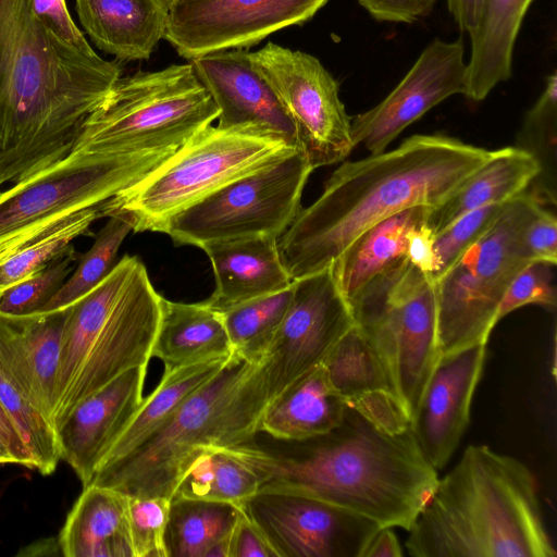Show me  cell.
I'll return each instance as SVG.
<instances>
[{"label": "cell", "mask_w": 557, "mask_h": 557, "mask_svg": "<svg viewBox=\"0 0 557 557\" xmlns=\"http://www.w3.org/2000/svg\"><path fill=\"white\" fill-rule=\"evenodd\" d=\"M121 76L120 61L48 29L30 0H0V186L64 159Z\"/></svg>", "instance_id": "cell-1"}, {"label": "cell", "mask_w": 557, "mask_h": 557, "mask_svg": "<svg viewBox=\"0 0 557 557\" xmlns=\"http://www.w3.org/2000/svg\"><path fill=\"white\" fill-rule=\"evenodd\" d=\"M493 154L444 135H413L393 150L344 162L277 239L287 273L296 280L322 271L375 223L441 205Z\"/></svg>", "instance_id": "cell-2"}, {"label": "cell", "mask_w": 557, "mask_h": 557, "mask_svg": "<svg viewBox=\"0 0 557 557\" xmlns=\"http://www.w3.org/2000/svg\"><path fill=\"white\" fill-rule=\"evenodd\" d=\"M290 443L286 456L272 454L261 490L317 498L381 527L408 531L438 481L411 429L386 432L349 406L332 431Z\"/></svg>", "instance_id": "cell-3"}, {"label": "cell", "mask_w": 557, "mask_h": 557, "mask_svg": "<svg viewBox=\"0 0 557 557\" xmlns=\"http://www.w3.org/2000/svg\"><path fill=\"white\" fill-rule=\"evenodd\" d=\"M413 557H555L533 472L486 445L468 446L408 530Z\"/></svg>", "instance_id": "cell-4"}, {"label": "cell", "mask_w": 557, "mask_h": 557, "mask_svg": "<svg viewBox=\"0 0 557 557\" xmlns=\"http://www.w3.org/2000/svg\"><path fill=\"white\" fill-rule=\"evenodd\" d=\"M268 403L261 362L233 351L161 430L122 458L100 466L88 485L129 497L171 499L202 448L249 443L259 432Z\"/></svg>", "instance_id": "cell-5"}, {"label": "cell", "mask_w": 557, "mask_h": 557, "mask_svg": "<svg viewBox=\"0 0 557 557\" xmlns=\"http://www.w3.org/2000/svg\"><path fill=\"white\" fill-rule=\"evenodd\" d=\"M162 297L140 259L125 255L71 306L54 387L55 431L85 398L123 372L148 366Z\"/></svg>", "instance_id": "cell-6"}, {"label": "cell", "mask_w": 557, "mask_h": 557, "mask_svg": "<svg viewBox=\"0 0 557 557\" xmlns=\"http://www.w3.org/2000/svg\"><path fill=\"white\" fill-rule=\"evenodd\" d=\"M191 63L121 76L85 122L73 148L101 154L175 151L218 119Z\"/></svg>", "instance_id": "cell-7"}, {"label": "cell", "mask_w": 557, "mask_h": 557, "mask_svg": "<svg viewBox=\"0 0 557 557\" xmlns=\"http://www.w3.org/2000/svg\"><path fill=\"white\" fill-rule=\"evenodd\" d=\"M293 149L272 136L210 125L109 199L104 216L122 213L134 232H158L175 213Z\"/></svg>", "instance_id": "cell-8"}, {"label": "cell", "mask_w": 557, "mask_h": 557, "mask_svg": "<svg viewBox=\"0 0 557 557\" xmlns=\"http://www.w3.org/2000/svg\"><path fill=\"white\" fill-rule=\"evenodd\" d=\"M173 152L72 150L55 164L0 193V261L79 211L108 201Z\"/></svg>", "instance_id": "cell-9"}, {"label": "cell", "mask_w": 557, "mask_h": 557, "mask_svg": "<svg viewBox=\"0 0 557 557\" xmlns=\"http://www.w3.org/2000/svg\"><path fill=\"white\" fill-rule=\"evenodd\" d=\"M539 205L524 191L512 198L494 225L434 281L440 357L487 343L507 288L530 263L519 234Z\"/></svg>", "instance_id": "cell-10"}, {"label": "cell", "mask_w": 557, "mask_h": 557, "mask_svg": "<svg viewBox=\"0 0 557 557\" xmlns=\"http://www.w3.org/2000/svg\"><path fill=\"white\" fill-rule=\"evenodd\" d=\"M411 418L440 358L435 285L408 259L350 304Z\"/></svg>", "instance_id": "cell-11"}, {"label": "cell", "mask_w": 557, "mask_h": 557, "mask_svg": "<svg viewBox=\"0 0 557 557\" xmlns=\"http://www.w3.org/2000/svg\"><path fill=\"white\" fill-rule=\"evenodd\" d=\"M313 169L293 149L244 174L172 215L158 232L175 245L203 244L268 235L280 238L301 209Z\"/></svg>", "instance_id": "cell-12"}, {"label": "cell", "mask_w": 557, "mask_h": 557, "mask_svg": "<svg viewBox=\"0 0 557 557\" xmlns=\"http://www.w3.org/2000/svg\"><path fill=\"white\" fill-rule=\"evenodd\" d=\"M249 59L293 119L300 150L311 168L345 160L355 148L351 119L336 79L320 60L273 42L249 52Z\"/></svg>", "instance_id": "cell-13"}, {"label": "cell", "mask_w": 557, "mask_h": 557, "mask_svg": "<svg viewBox=\"0 0 557 557\" xmlns=\"http://www.w3.org/2000/svg\"><path fill=\"white\" fill-rule=\"evenodd\" d=\"M354 325L331 267L293 280L286 313L261 361L269 400L322 364Z\"/></svg>", "instance_id": "cell-14"}, {"label": "cell", "mask_w": 557, "mask_h": 557, "mask_svg": "<svg viewBox=\"0 0 557 557\" xmlns=\"http://www.w3.org/2000/svg\"><path fill=\"white\" fill-rule=\"evenodd\" d=\"M329 0H177L169 5L164 39L193 59L248 49L271 34L311 20Z\"/></svg>", "instance_id": "cell-15"}, {"label": "cell", "mask_w": 557, "mask_h": 557, "mask_svg": "<svg viewBox=\"0 0 557 557\" xmlns=\"http://www.w3.org/2000/svg\"><path fill=\"white\" fill-rule=\"evenodd\" d=\"M242 508L278 557H361L381 525L309 496L261 490Z\"/></svg>", "instance_id": "cell-16"}, {"label": "cell", "mask_w": 557, "mask_h": 557, "mask_svg": "<svg viewBox=\"0 0 557 557\" xmlns=\"http://www.w3.org/2000/svg\"><path fill=\"white\" fill-rule=\"evenodd\" d=\"M466 83L462 40L433 39L380 103L351 119L354 146L361 145L370 153L384 151L432 108L451 96H465Z\"/></svg>", "instance_id": "cell-17"}, {"label": "cell", "mask_w": 557, "mask_h": 557, "mask_svg": "<svg viewBox=\"0 0 557 557\" xmlns=\"http://www.w3.org/2000/svg\"><path fill=\"white\" fill-rule=\"evenodd\" d=\"M190 63L219 109L218 127L272 136L300 149L293 119L247 49L218 51Z\"/></svg>", "instance_id": "cell-18"}, {"label": "cell", "mask_w": 557, "mask_h": 557, "mask_svg": "<svg viewBox=\"0 0 557 557\" xmlns=\"http://www.w3.org/2000/svg\"><path fill=\"white\" fill-rule=\"evenodd\" d=\"M486 345L475 344L440 357L412 414L413 435L436 471L449 461L470 422Z\"/></svg>", "instance_id": "cell-19"}, {"label": "cell", "mask_w": 557, "mask_h": 557, "mask_svg": "<svg viewBox=\"0 0 557 557\" xmlns=\"http://www.w3.org/2000/svg\"><path fill=\"white\" fill-rule=\"evenodd\" d=\"M147 366L132 368L81 401L57 428L64 459L83 487L143 403Z\"/></svg>", "instance_id": "cell-20"}, {"label": "cell", "mask_w": 557, "mask_h": 557, "mask_svg": "<svg viewBox=\"0 0 557 557\" xmlns=\"http://www.w3.org/2000/svg\"><path fill=\"white\" fill-rule=\"evenodd\" d=\"M200 248L211 262L215 280V288L205 302L220 312L292 285L273 236L211 242Z\"/></svg>", "instance_id": "cell-21"}, {"label": "cell", "mask_w": 557, "mask_h": 557, "mask_svg": "<svg viewBox=\"0 0 557 557\" xmlns=\"http://www.w3.org/2000/svg\"><path fill=\"white\" fill-rule=\"evenodd\" d=\"M78 20L96 47L117 61L148 60L164 38V0H75Z\"/></svg>", "instance_id": "cell-22"}, {"label": "cell", "mask_w": 557, "mask_h": 557, "mask_svg": "<svg viewBox=\"0 0 557 557\" xmlns=\"http://www.w3.org/2000/svg\"><path fill=\"white\" fill-rule=\"evenodd\" d=\"M272 476V454L248 443L209 446L194 458L172 497L242 507Z\"/></svg>", "instance_id": "cell-23"}, {"label": "cell", "mask_w": 557, "mask_h": 557, "mask_svg": "<svg viewBox=\"0 0 557 557\" xmlns=\"http://www.w3.org/2000/svg\"><path fill=\"white\" fill-rule=\"evenodd\" d=\"M431 209L414 206L375 223L331 264L337 286L349 306L372 283L407 260L409 235L425 225Z\"/></svg>", "instance_id": "cell-24"}, {"label": "cell", "mask_w": 557, "mask_h": 557, "mask_svg": "<svg viewBox=\"0 0 557 557\" xmlns=\"http://www.w3.org/2000/svg\"><path fill=\"white\" fill-rule=\"evenodd\" d=\"M347 405L322 364L306 372L269 400L259 432L287 442H300L332 431Z\"/></svg>", "instance_id": "cell-25"}, {"label": "cell", "mask_w": 557, "mask_h": 557, "mask_svg": "<svg viewBox=\"0 0 557 557\" xmlns=\"http://www.w3.org/2000/svg\"><path fill=\"white\" fill-rule=\"evenodd\" d=\"M125 494L87 485L69 512L58 544L65 557H133Z\"/></svg>", "instance_id": "cell-26"}, {"label": "cell", "mask_w": 557, "mask_h": 557, "mask_svg": "<svg viewBox=\"0 0 557 557\" xmlns=\"http://www.w3.org/2000/svg\"><path fill=\"white\" fill-rule=\"evenodd\" d=\"M233 352L222 313L203 301L185 304L162 297L161 318L151 358L164 371L227 359Z\"/></svg>", "instance_id": "cell-27"}, {"label": "cell", "mask_w": 557, "mask_h": 557, "mask_svg": "<svg viewBox=\"0 0 557 557\" xmlns=\"http://www.w3.org/2000/svg\"><path fill=\"white\" fill-rule=\"evenodd\" d=\"M532 2L483 0L480 20L468 33L471 53L467 62V98L481 101L511 77L515 44Z\"/></svg>", "instance_id": "cell-28"}, {"label": "cell", "mask_w": 557, "mask_h": 557, "mask_svg": "<svg viewBox=\"0 0 557 557\" xmlns=\"http://www.w3.org/2000/svg\"><path fill=\"white\" fill-rule=\"evenodd\" d=\"M540 172L536 159L517 146L494 150L454 195L431 209L425 226L436 235L470 211L506 202L522 194Z\"/></svg>", "instance_id": "cell-29"}, {"label": "cell", "mask_w": 557, "mask_h": 557, "mask_svg": "<svg viewBox=\"0 0 557 557\" xmlns=\"http://www.w3.org/2000/svg\"><path fill=\"white\" fill-rule=\"evenodd\" d=\"M0 404L30 453L35 470L51 474L61 460L53 425L36 409L27 367L0 312Z\"/></svg>", "instance_id": "cell-30"}, {"label": "cell", "mask_w": 557, "mask_h": 557, "mask_svg": "<svg viewBox=\"0 0 557 557\" xmlns=\"http://www.w3.org/2000/svg\"><path fill=\"white\" fill-rule=\"evenodd\" d=\"M322 366L346 405L360 413L398 397L381 357L357 324L338 341Z\"/></svg>", "instance_id": "cell-31"}, {"label": "cell", "mask_w": 557, "mask_h": 557, "mask_svg": "<svg viewBox=\"0 0 557 557\" xmlns=\"http://www.w3.org/2000/svg\"><path fill=\"white\" fill-rule=\"evenodd\" d=\"M227 359L211 360L164 371L158 386L143 399L139 409L110 447L98 468L127 455L161 430L186 400L222 368Z\"/></svg>", "instance_id": "cell-32"}, {"label": "cell", "mask_w": 557, "mask_h": 557, "mask_svg": "<svg viewBox=\"0 0 557 557\" xmlns=\"http://www.w3.org/2000/svg\"><path fill=\"white\" fill-rule=\"evenodd\" d=\"M70 312L71 306L27 315L3 313L27 367L35 407L51 424L62 339Z\"/></svg>", "instance_id": "cell-33"}, {"label": "cell", "mask_w": 557, "mask_h": 557, "mask_svg": "<svg viewBox=\"0 0 557 557\" xmlns=\"http://www.w3.org/2000/svg\"><path fill=\"white\" fill-rule=\"evenodd\" d=\"M242 510L230 503L172 497L165 530L168 557H205L214 543L231 534Z\"/></svg>", "instance_id": "cell-34"}, {"label": "cell", "mask_w": 557, "mask_h": 557, "mask_svg": "<svg viewBox=\"0 0 557 557\" xmlns=\"http://www.w3.org/2000/svg\"><path fill=\"white\" fill-rule=\"evenodd\" d=\"M290 297L292 285L222 311L233 351L260 363L282 323Z\"/></svg>", "instance_id": "cell-35"}, {"label": "cell", "mask_w": 557, "mask_h": 557, "mask_svg": "<svg viewBox=\"0 0 557 557\" xmlns=\"http://www.w3.org/2000/svg\"><path fill=\"white\" fill-rule=\"evenodd\" d=\"M106 202L79 211L48 234L1 260L0 294L8 287L40 272L53 260L74 251L72 242L78 236L91 235L92 222L104 218Z\"/></svg>", "instance_id": "cell-36"}, {"label": "cell", "mask_w": 557, "mask_h": 557, "mask_svg": "<svg viewBox=\"0 0 557 557\" xmlns=\"http://www.w3.org/2000/svg\"><path fill=\"white\" fill-rule=\"evenodd\" d=\"M108 218L106 225L96 235L91 248L79 258L74 273L39 312L72 306L95 288L112 270L119 248L133 231V223L122 213H112Z\"/></svg>", "instance_id": "cell-37"}, {"label": "cell", "mask_w": 557, "mask_h": 557, "mask_svg": "<svg viewBox=\"0 0 557 557\" xmlns=\"http://www.w3.org/2000/svg\"><path fill=\"white\" fill-rule=\"evenodd\" d=\"M517 147L530 152L539 162L543 178L541 191L556 202L557 73L545 79L539 99L527 112ZM536 178V180H537Z\"/></svg>", "instance_id": "cell-38"}, {"label": "cell", "mask_w": 557, "mask_h": 557, "mask_svg": "<svg viewBox=\"0 0 557 557\" xmlns=\"http://www.w3.org/2000/svg\"><path fill=\"white\" fill-rule=\"evenodd\" d=\"M77 258L74 250L53 260L40 272L4 289L0 294V312L10 315L39 312L64 284Z\"/></svg>", "instance_id": "cell-39"}, {"label": "cell", "mask_w": 557, "mask_h": 557, "mask_svg": "<svg viewBox=\"0 0 557 557\" xmlns=\"http://www.w3.org/2000/svg\"><path fill=\"white\" fill-rule=\"evenodd\" d=\"M510 200L470 211L434 235L433 281L441 277L466 250L494 225L505 212Z\"/></svg>", "instance_id": "cell-40"}, {"label": "cell", "mask_w": 557, "mask_h": 557, "mask_svg": "<svg viewBox=\"0 0 557 557\" xmlns=\"http://www.w3.org/2000/svg\"><path fill=\"white\" fill-rule=\"evenodd\" d=\"M171 499L129 497L127 522L133 557H168L165 530Z\"/></svg>", "instance_id": "cell-41"}, {"label": "cell", "mask_w": 557, "mask_h": 557, "mask_svg": "<svg viewBox=\"0 0 557 557\" xmlns=\"http://www.w3.org/2000/svg\"><path fill=\"white\" fill-rule=\"evenodd\" d=\"M555 267L556 264L544 261L527 264L507 288L498 307L497 323L510 312L527 305H539L548 310H555L557 305Z\"/></svg>", "instance_id": "cell-42"}, {"label": "cell", "mask_w": 557, "mask_h": 557, "mask_svg": "<svg viewBox=\"0 0 557 557\" xmlns=\"http://www.w3.org/2000/svg\"><path fill=\"white\" fill-rule=\"evenodd\" d=\"M522 256L529 262L557 263V219L541 205L519 234Z\"/></svg>", "instance_id": "cell-43"}, {"label": "cell", "mask_w": 557, "mask_h": 557, "mask_svg": "<svg viewBox=\"0 0 557 557\" xmlns=\"http://www.w3.org/2000/svg\"><path fill=\"white\" fill-rule=\"evenodd\" d=\"M30 2L37 18L60 39L85 53H95L74 23L65 0H30Z\"/></svg>", "instance_id": "cell-44"}, {"label": "cell", "mask_w": 557, "mask_h": 557, "mask_svg": "<svg viewBox=\"0 0 557 557\" xmlns=\"http://www.w3.org/2000/svg\"><path fill=\"white\" fill-rule=\"evenodd\" d=\"M375 20L393 23H413L426 16L437 0H357Z\"/></svg>", "instance_id": "cell-45"}, {"label": "cell", "mask_w": 557, "mask_h": 557, "mask_svg": "<svg viewBox=\"0 0 557 557\" xmlns=\"http://www.w3.org/2000/svg\"><path fill=\"white\" fill-rule=\"evenodd\" d=\"M228 557H278L262 531L244 509L231 532Z\"/></svg>", "instance_id": "cell-46"}, {"label": "cell", "mask_w": 557, "mask_h": 557, "mask_svg": "<svg viewBox=\"0 0 557 557\" xmlns=\"http://www.w3.org/2000/svg\"><path fill=\"white\" fill-rule=\"evenodd\" d=\"M0 448L13 463L35 470L34 459L25 446L13 420L0 404Z\"/></svg>", "instance_id": "cell-47"}, {"label": "cell", "mask_w": 557, "mask_h": 557, "mask_svg": "<svg viewBox=\"0 0 557 557\" xmlns=\"http://www.w3.org/2000/svg\"><path fill=\"white\" fill-rule=\"evenodd\" d=\"M407 259L410 263L428 273L432 278L434 270V235L422 225L413 230L408 238Z\"/></svg>", "instance_id": "cell-48"}, {"label": "cell", "mask_w": 557, "mask_h": 557, "mask_svg": "<svg viewBox=\"0 0 557 557\" xmlns=\"http://www.w3.org/2000/svg\"><path fill=\"white\" fill-rule=\"evenodd\" d=\"M401 545L393 527H381L370 540L361 557H401Z\"/></svg>", "instance_id": "cell-49"}, {"label": "cell", "mask_w": 557, "mask_h": 557, "mask_svg": "<svg viewBox=\"0 0 557 557\" xmlns=\"http://www.w3.org/2000/svg\"><path fill=\"white\" fill-rule=\"evenodd\" d=\"M448 10L462 32H471L478 24L483 0H446Z\"/></svg>", "instance_id": "cell-50"}, {"label": "cell", "mask_w": 557, "mask_h": 557, "mask_svg": "<svg viewBox=\"0 0 557 557\" xmlns=\"http://www.w3.org/2000/svg\"><path fill=\"white\" fill-rule=\"evenodd\" d=\"M230 536L224 537L216 543H214L209 550L207 552L205 557H228L230 553Z\"/></svg>", "instance_id": "cell-51"}, {"label": "cell", "mask_w": 557, "mask_h": 557, "mask_svg": "<svg viewBox=\"0 0 557 557\" xmlns=\"http://www.w3.org/2000/svg\"><path fill=\"white\" fill-rule=\"evenodd\" d=\"M0 463H13L10 456H8L1 448H0Z\"/></svg>", "instance_id": "cell-52"}, {"label": "cell", "mask_w": 557, "mask_h": 557, "mask_svg": "<svg viewBox=\"0 0 557 557\" xmlns=\"http://www.w3.org/2000/svg\"><path fill=\"white\" fill-rule=\"evenodd\" d=\"M164 1L168 3V5H170L171 3H173V2H175L177 0H164Z\"/></svg>", "instance_id": "cell-53"}]
</instances>
